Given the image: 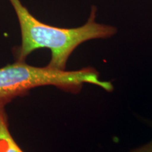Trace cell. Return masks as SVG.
<instances>
[{"mask_svg": "<svg viewBox=\"0 0 152 152\" xmlns=\"http://www.w3.org/2000/svg\"><path fill=\"white\" fill-rule=\"evenodd\" d=\"M9 1L18 18L21 35V44L14 52L17 61H25L34 51L46 48L51 51V59L47 67L64 71L69 57L81 44L93 39H109L118 32L115 26L96 21V6L92 7L85 24L77 28H66L41 22L31 14L20 0Z\"/></svg>", "mask_w": 152, "mask_h": 152, "instance_id": "obj_1", "label": "cell"}, {"mask_svg": "<svg viewBox=\"0 0 152 152\" xmlns=\"http://www.w3.org/2000/svg\"><path fill=\"white\" fill-rule=\"evenodd\" d=\"M84 84L99 87L106 92L113 91L111 82L101 80L93 67L75 71H60L47 67H36L25 61H17L0 68V108L5 107L15 98L27 95L38 87L54 86L66 92L77 94Z\"/></svg>", "mask_w": 152, "mask_h": 152, "instance_id": "obj_2", "label": "cell"}, {"mask_svg": "<svg viewBox=\"0 0 152 152\" xmlns=\"http://www.w3.org/2000/svg\"><path fill=\"white\" fill-rule=\"evenodd\" d=\"M0 152H24L9 131L5 107L0 108Z\"/></svg>", "mask_w": 152, "mask_h": 152, "instance_id": "obj_3", "label": "cell"}, {"mask_svg": "<svg viewBox=\"0 0 152 152\" xmlns=\"http://www.w3.org/2000/svg\"><path fill=\"white\" fill-rule=\"evenodd\" d=\"M128 152H152V139L147 143L130 149Z\"/></svg>", "mask_w": 152, "mask_h": 152, "instance_id": "obj_4", "label": "cell"}]
</instances>
